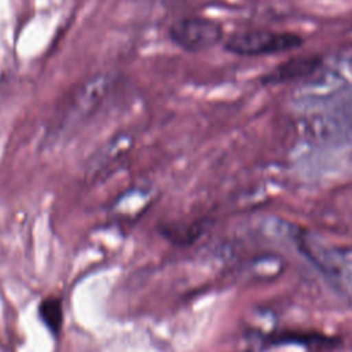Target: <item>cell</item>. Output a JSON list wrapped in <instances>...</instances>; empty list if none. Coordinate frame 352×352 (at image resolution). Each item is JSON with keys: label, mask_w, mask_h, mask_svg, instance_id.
<instances>
[{"label": "cell", "mask_w": 352, "mask_h": 352, "mask_svg": "<svg viewBox=\"0 0 352 352\" xmlns=\"http://www.w3.org/2000/svg\"><path fill=\"white\" fill-rule=\"evenodd\" d=\"M113 80L109 74H98L81 85L66 102L62 114L58 118L55 132L59 136L74 131L81 122L87 121L100 106L107 95Z\"/></svg>", "instance_id": "cell-3"}, {"label": "cell", "mask_w": 352, "mask_h": 352, "mask_svg": "<svg viewBox=\"0 0 352 352\" xmlns=\"http://www.w3.org/2000/svg\"><path fill=\"white\" fill-rule=\"evenodd\" d=\"M38 315L45 327L58 334L63 324V309L62 301L58 297H47L38 305Z\"/></svg>", "instance_id": "cell-5"}, {"label": "cell", "mask_w": 352, "mask_h": 352, "mask_svg": "<svg viewBox=\"0 0 352 352\" xmlns=\"http://www.w3.org/2000/svg\"><path fill=\"white\" fill-rule=\"evenodd\" d=\"M304 37L289 30L246 29L228 34L223 41L226 52L236 56L254 58L289 52L304 44Z\"/></svg>", "instance_id": "cell-1"}, {"label": "cell", "mask_w": 352, "mask_h": 352, "mask_svg": "<svg viewBox=\"0 0 352 352\" xmlns=\"http://www.w3.org/2000/svg\"><path fill=\"white\" fill-rule=\"evenodd\" d=\"M323 65V56L319 54L294 55L270 69L260 77L263 85H280L305 80L314 76Z\"/></svg>", "instance_id": "cell-4"}, {"label": "cell", "mask_w": 352, "mask_h": 352, "mask_svg": "<svg viewBox=\"0 0 352 352\" xmlns=\"http://www.w3.org/2000/svg\"><path fill=\"white\" fill-rule=\"evenodd\" d=\"M169 40L187 54H199L223 44L224 28L212 18L191 15L175 19L168 28Z\"/></svg>", "instance_id": "cell-2"}]
</instances>
